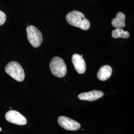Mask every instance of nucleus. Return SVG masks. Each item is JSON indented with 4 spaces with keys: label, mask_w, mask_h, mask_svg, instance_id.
Returning a JSON list of instances; mask_svg holds the SVG:
<instances>
[{
    "label": "nucleus",
    "mask_w": 134,
    "mask_h": 134,
    "mask_svg": "<svg viewBox=\"0 0 134 134\" xmlns=\"http://www.w3.org/2000/svg\"><path fill=\"white\" fill-rule=\"evenodd\" d=\"M67 22L72 26L79 27L86 30L90 27V21L85 16V15L78 10H73L66 15Z\"/></svg>",
    "instance_id": "1"
},
{
    "label": "nucleus",
    "mask_w": 134,
    "mask_h": 134,
    "mask_svg": "<svg viewBox=\"0 0 134 134\" xmlns=\"http://www.w3.org/2000/svg\"><path fill=\"white\" fill-rule=\"evenodd\" d=\"M5 71L16 81H23L24 80V70L17 62L12 61L9 63L5 67Z\"/></svg>",
    "instance_id": "2"
},
{
    "label": "nucleus",
    "mask_w": 134,
    "mask_h": 134,
    "mask_svg": "<svg viewBox=\"0 0 134 134\" xmlns=\"http://www.w3.org/2000/svg\"><path fill=\"white\" fill-rule=\"evenodd\" d=\"M51 72L54 76L58 77H63L67 73V66L62 58L53 57L49 65Z\"/></svg>",
    "instance_id": "3"
},
{
    "label": "nucleus",
    "mask_w": 134,
    "mask_h": 134,
    "mask_svg": "<svg viewBox=\"0 0 134 134\" xmlns=\"http://www.w3.org/2000/svg\"><path fill=\"white\" fill-rule=\"evenodd\" d=\"M27 37L30 44L35 48L40 46L43 41L42 35L38 29L33 25H29L26 28Z\"/></svg>",
    "instance_id": "4"
},
{
    "label": "nucleus",
    "mask_w": 134,
    "mask_h": 134,
    "mask_svg": "<svg viewBox=\"0 0 134 134\" xmlns=\"http://www.w3.org/2000/svg\"><path fill=\"white\" fill-rule=\"evenodd\" d=\"M6 120L9 122L18 125H25L27 120L24 116L15 110H10L5 115Z\"/></svg>",
    "instance_id": "5"
},
{
    "label": "nucleus",
    "mask_w": 134,
    "mask_h": 134,
    "mask_svg": "<svg viewBox=\"0 0 134 134\" xmlns=\"http://www.w3.org/2000/svg\"><path fill=\"white\" fill-rule=\"evenodd\" d=\"M59 125L69 131H77L81 128V125L77 121L65 116H60L58 119Z\"/></svg>",
    "instance_id": "6"
},
{
    "label": "nucleus",
    "mask_w": 134,
    "mask_h": 134,
    "mask_svg": "<svg viewBox=\"0 0 134 134\" xmlns=\"http://www.w3.org/2000/svg\"><path fill=\"white\" fill-rule=\"evenodd\" d=\"M72 63L79 74H82L86 71V64L83 58L78 54H75L72 58Z\"/></svg>",
    "instance_id": "7"
},
{
    "label": "nucleus",
    "mask_w": 134,
    "mask_h": 134,
    "mask_svg": "<svg viewBox=\"0 0 134 134\" xmlns=\"http://www.w3.org/2000/svg\"><path fill=\"white\" fill-rule=\"evenodd\" d=\"M104 96V93L102 91L94 90L92 91L83 92L78 96V98L82 100L93 101L98 99Z\"/></svg>",
    "instance_id": "8"
},
{
    "label": "nucleus",
    "mask_w": 134,
    "mask_h": 134,
    "mask_svg": "<svg viewBox=\"0 0 134 134\" xmlns=\"http://www.w3.org/2000/svg\"><path fill=\"white\" fill-rule=\"evenodd\" d=\"M112 72V68L109 65H104L101 67L97 74V78L102 81L108 80Z\"/></svg>",
    "instance_id": "9"
},
{
    "label": "nucleus",
    "mask_w": 134,
    "mask_h": 134,
    "mask_svg": "<svg viewBox=\"0 0 134 134\" xmlns=\"http://www.w3.org/2000/svg\"><path fill=\"white\" fill-rule=\"evenodd\" d=\"M125 15L122 12H118L116 17L112 19V25L116 29H122L125 26Z\"/></svg>",
    "instance_id": "10"
},
{
    "label": "nucleus",
    "mask_w": 134,
    "mask_h": 134,
    "mask_svg": "<svg viewBox=\"0 0 134 134\" xmlns=\"http://www.w3.org/2000/svg\"><path fill=\"white\" fill-rule=\"evenodd\" d=\"M112 36L114 38H128L130 36L129 32L127 31H124L122 29H116L112 32Z\"/></svg>",
    "instance_id": "11"
},
{
    "label": "nucleus",
    "mask_w": 134,
    "mask_h": 134,
    "mask_svg": "<svg viewBox=\"0 0 134 134\" xmlns=\"http://www.w3.org/2000/svg\"><path fill=\"white\" fill-rule=\"evenodd\" d=\"M6 20V15L5 13L0 10V25L4 24Z\"/></svg>",
    "instance_id": "12"
},
{
    "label": "nucleus",
    "mask_w": 134,
    "mask_h": 134,
    "mask_svg": "<svg viewBox=\"0 0 134 134\" xmlns=\"http://www.w3.org/2000/svg\"><path fill=\"white\" fill-rule=\"evenodd\" d=\"M1 131H2V129H1V128H0V132H1Z\"/></svg>",
    "instance_id": "13"
},
{
    "label": "nucleus",
    "mask_w": 134,
    "mask_h": 134,
    "mask_svg": "<svg viewBox=\"0 0 134 134\" xmlns=\"http://www.w3.org/2000/svg\"><path fill=\"white\" fill-rule=\"evenodd\" d=\"M81 57H83V55H81Z\"/></svg>",
    "instance_id": "14"
}]
</instances>
